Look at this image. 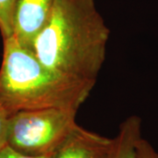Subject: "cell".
I'll return each mask as SVG.
<instances>
[{"label": "cell", "instance_id": "277c9868", "mask_svg": "<svg viewBox=\"0 0 158 158\" xmlns=\"http://www.w3.org/2000/svg\"><path fill=\"white\" fill-rule=\"evenodd\" d=\"M55 0H18L12 37L31 50L34 39L48 21Z\"/></svg>", "mask_w": 158, "mask_h": 158}, {"label": "cell", "instance_id": "ba28073f", "mask_svg": "<svg viewBox=\"0 0 158 158\" xmlns=\"http://www.w3.org/2000/svg\"><path fill=\"white\" fill-rule=\"evenodd\" d=\"M134 158H158V151L145 139L137 141Z\"/></svg>", "mask_w": 158, "mask_h": 158}, {"label": "cell", "instance_id": "6da1fadb", "mask_svg": "<svg viewBox=\"0 0 158 158\" xmlns=\"http://www.w3.org/2000/svg\"><path fill=\"white\" fill-rule=\"evenodd\" d=\"M109 37L110 29L96 0H55L31 51L59 73L96 83L106 60Z\"/></svg>", "mask_w": 158, "mask_h": 158}, {"label": "cell", "instance_id": "8992f818", "mask_svg": "<svg viewBox=\"0 0 158 158\" xmlns=\"http://www.w3.org/2000/svg\"><path fill=\"white\" fill-rule=\"evenodd\" d=\"M141 137V118L135 115L129 116L120 124L118 134L112 138L103 158H134L136 143Z\"/></svg>", "mask_w": 158, "mask_h": 158}, {"label": "cell", "instance_id": "52a82bcc", "mask_svg": "<svg viewBox=\"0 0 158 158\" xmlns=\"http://www.w3.org/2000/svg\"><path fill=\"white\" fill-rule=\"evenodd\" d=\"M18 0H0V33L3 40L12 36L13 16Z\"/></svg>", "mask_w": 158, "mask_h": 158}, {"label": "cell", "instance_id": "3957f363", "mask_svg": "<svg viewBox=\"0 0 158 158\" xmlns=\"http://www.w3.org/2000/svg\"><path fill=\"white\" fill-rule=\"evenodd\" d=\"M77 110L43 108L20 111L11 115L7 146L27 156H51L77 126Z\"/></svg>", "mask_w": 158, "mask_h": 158}, {"label": "cell", "instance_id": "5b68a950", "mask_svg": "<svg viewBox=\"0 0 158 158\" xmlns=\"http://www.w3.org/2000/svg\"><path fill=\"white\" fill-rule=\"evenodd\" d=\"M112 138L100 135L77 125L50 158H103Z\"/></svg>", "mask_w": 158, "mask_h": 158}, {"label": "cell", "instance_id": "30bf717a", "mask_svg": "<svg viewBox=\"0 0 158 158\" xmlns=\"http://www.w3.org/2000/svg\"><path fill=\"white\" fill-rule=\"evenodd\" d=\"M0 158H50V156H27V155H24V154L13 150L12 148L6 145V147L0 149Z\"/></svg>", "mask_w": 158, "mask_h": 158}, {"label": "cell", "instance_id": "7a4b0ae2", "mask_svg": "<svg viewBox=\"0 0 158 158\" xmlns=\"http://www.w3.org/2000/svg\"><path fill=\"white\" fill-rule=\"evenodd\" d=\"M0 104L11 115L43 108L78 110L95 82L84 81L47 67L14 37L3 40Z\"/></svg>", "mask_w": 158, "mask_h": 158}, {"label": "cell", "instance_id": "9c48e42d", "mask_svg": "<svg viewBox=\"0 0 158 158\" xmlns=\"http://www.w3.org/2000/svg\"><path fill=\"white\" fill-rule=\"evenodd\" d=\"M11 115L0 104V149L7 145V134Z\"/></svg>", "mask_w": 158, "mask_h": 158}]
</instances>
